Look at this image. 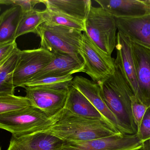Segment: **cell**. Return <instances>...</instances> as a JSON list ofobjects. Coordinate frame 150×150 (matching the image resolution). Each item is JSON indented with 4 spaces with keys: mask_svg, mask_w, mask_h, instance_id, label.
Listing matches in <instances>:
<instances>
[{
    "mask_svg": "<svg viewBox=\"0 0 150 150\" xmlns=\"http://www.w3.org/2000/svg\"><path fill=\"white\" fill-rule=\"evenodd\" d=\"M44 131L64 142L85 141L121 133L105 120L78 116L64 108Z\"/></svg>",
    "mask_w": 150,
    "mask_h": 150,
    "instance_id": "obj_1",
    "label": "cell"
},
{
    "mask_svg": "<svg viewBox=\"0 0 150 150\" xmlns=\"http://www.w3.org/2000/svg\"><path fill=\"white\" fill-rule=\"evenodd\" d=\"M98 84L102 98L116 118L121 133L136 134L137 127L131 111V98L134 93L120 69L115 66L113 74Z\"/></svg>",
    "mask_w": 150,
    "mask_h": 150,
    "instance_id": "obj_2",
    "label": "cell"
},
{
    "mask_svg": "<svg viewBox=\"0 0 150 150\" xmlns=\"http://www.w3.org/2000/svg\"><path fill=\"white\" fill-rule=\"evenodd\" d=\"M51 117L31 105L0 114V129L21 137L44 131L53 122Z\"/></svg>",
    "mask_w": 150,
    "mask_h": 150,
    "instance_id": "obj_3",
    "label": "cell"
},
{
    "mask_svg": "<svg viewBox=\"0 0 150 150\" xmlns=\"http://www.w3.org/2000/svg\"><path fill=\"white\" fill-rule=\"evenodd\" d=\"M84 23V32L92 41L103 53L111 56L117 40L115 18L101 7L92 6Z\"/></svg>",
    "mask_w": 150,
    "mask_h": 150,
    "instance_id": "obj_4",
    "label": "cell"
},
{
    "mask_svg": "<svg viewBox=\"0 0 150 150\" xmlns=\"http://www.w3.org/2000/svg\"><path fill=\"white\" fill-rule=\"evenodd\" d=\"M36 34L41 39L40 47L52 53L79 55L83 38L81 31L45 23L38 28Z\"/></svg>",
    "mask_w": 150,
    "mask_h": 150,
    "instance_id": "obj_5",
    "label": "cell"
},
{
    "mask_svg": "<svg viewBox=\"0 0 150 150\" xmlns=\"http://www.w3.org/2000/svg\"><path fill=\"white\" fill-rule=\"evenodd\" d=\"M79 55L84 64V73L99 84L110 77L115 68V59L103 53L85 32L79 48Z\"/></svg>",
    "mask_w": 150,
    "mask_h": 150,
    "instance_id": "obj_6",
    "label": "cell"
},
{
    "mask_svg": "<svg viewBox=\"0 0 150 150\" xmlns=\"http://www.w3.org/2000/svg\"><path fill=\"white\" fill-rule=\"evenodd\" d=\"M54 58L52 53L40 47L37 49L20 50L13 75L15 88H23L26 83L45 68Z\"/></svg>",
    "mask_w": 150,
    "mask_h": 150,
    "instance_id": "obj_7",
    "label": "cell"
},
{
    "mask_svg": "<svg viewBox=\"0 0 150 150\" xmlns=\"http://www.w3.org/2000/svg\"><path fill=\"white\" fill-rule=\"evenodd\" d=\"M142 142L137 134H121L82 142H64L61 150H140Z\"/></svg>",
    "mask_w": 150,
    "mask_h": 150,
    "instance_id": "obj_8",
    "label": "cell"
},
{
    "mask_svg": "<svg viewBox=\"0 0 150 150\" xmlns=\"http://www.w3.org/2000/svg\"><path fill=\"white\" fill-rule=\"evenodd\" d=\"M25 89V97L32 105L51 117L56 115L64 108L69 90L38 87H26Z\"/></svg>",
    "mask_w": 150,
    "mask_h": 150,
    "instance_id": "obj_9",
    "label": "cell"
},
{
    "mask_svg": "<svg viewBox=\"0 0 150 150\" xmlns=\"http://www.w3.org/2000/svg\"><path fill=\"white\" fill-rule=\"evenodd\" d=\"M131 42L138 84L136 96L148 107L150 106V48Z\"/></svg>",
    "mask_w": 150,
    "mask_h": 150,
    "instance_id": "obj_10",
    "label": "cell"
},
{
    "mask_svg": "<svg viewBox=\"0 0 150 150\" xmlns=\"http://www.w3.org/2000/svg\"><path fill=\"white\" fill-rule=\"evenodd\" d=\"M116 58L115 66L122 73L124 78L130 85L135 95L138 91V84L135 67L133 56L132 44L129 39L118 31L115 46Z\"/></svg>",
    "mask_w": 150,
    "mask_h": 150,
    "instance_id": "obj_11",
    "label": "cell"
},
{
    "mask_svg": "<svg viewBox=\"0 0 150 150\" xmlns=\"http://www.w3.org/2000/svg\"><path fill=\"white\" fill-rule=\"evenodd\" d=\"M72 85L81 92L103 118L120 132L119 123L102 98L99 85L81 76H76L72 82Z\"/></svg>",
    "mask_w": 150,
    "mask_h": 150,
    "instance_id": "obj_12",
    "label": "cell"
},
{
    "mask_svg": "<svg viewBox=\"0 0 150 150\" xmlns=\"http://www.w3.org/2000/svg\"><path fill=\"white\" fill-rule=\"evenodd\" d=\"M53 54L54 58L52 60L31 80L47 77L69 75L84 72V64L80 55L60 53Z\"/></svg>",
    "mask_w": 150,
    "mask_h": 150,
    "instance_id": "obj_13",
    "label": "cell"
},
{
    "mask_svg": "<svg viewBox=\"0 0 150 150\" xmlns=\"http://www.w3.org/2000/svg\"><path fill=\"white\" fill-rule=\"evenodd\" d=\"M116 18L140 17L150 15V0H95Z\"/></svg>",
    "mask_w": 150,
    "mask_h": 150,
    "instance_id": "obj_14",
    "label": "cell"
},
{
    "mask_svg": "<svg viewBox=\"0 0 150 150\" xmlns=\"http://www.w3.org/2000/svg\"><path fill=\"white\" fill-rule=\"evenodd\" d=\"M115 18L119 31L131 41L150 48V15L133 18Z\"/></svg>",
    "mask_w": 150,
    "mask_h": 150,
    "instance_id": "obj_15",
    "label": "cell"
},
{
    "mask_svg": "<svg viewBox=\"0 0 150 150\" xmlns=\"http://www.w3.org/2000/svg\"><path fill=\"white\" fill-rule=\"evenodd\" d=\"M64 141L44 131L21 137L11 136L9 146L19 150H61Z\"/></svg>",
    "mask_w": 150,
    "mask_h": 150,
    "instance_id": "obj_16",
    "label": "cell"
},
{
    "mask_svg": "<svg viewBox=\"0 0 150 150\" xmlns=\"http://www.w3.org/2000/svg\"><path fill=\"white\" fill-rule=\"evenodd\" d=\"M46 9L85 22L92 6L91 0H40Z\"/></svg>",
    "mask_w": 150,
    "mask_h": 150,
    "instance_id": "obj_17",
    "label": "cell"
},
{
    "mask_svg": "<svg viewBox=\"0 0 150 150\" xmlns=\"http://www.w3.org/2000/svg\"><path fill=\"white\" fill-rule=\"evenodd\" d=\"M64 108L78 116L105 120L90 101L73 85L69 88Z\"/></svg>",
    "mask_w": 150,
    "mask_h": 150,
    "instance_id": "obj_18",
    "label": "cell"
},
{
    "mask_svg": "<svg viewBox=\"0 0 150 150\" xmlns=\"http://www.w3.org/2000/svg\"><path fill=\"white\" fill-rule=\"evenodd\" d=\"M23 15L18 6H12L0 15V45L16 41L17 30Z\"/></svg>",
    "mask_w": 150,
    "mask_h": 150,
    "instance_id": "obj_19",
    "label": "cell"
},
{
    "mask_svg": "<svg viewBox=\"0 0 150 150\" xmlns=\"http://www.w3.org/2000/svg\"><path fill=\"white\" fill-rule=\"evenodd\" d=\"M20 52V49L16 48L0 68V95H14L13 75Z\"/></svg>",
    "mask_w": 150,
    "mask_h": 150,
    "instance_id": "obj_20",
    "label": "cell"
},
{
    "mask_svg": "<svg viewBox=\"0 0 150 150\" xmlns=\"http://www.w3.org/2000/svg\"><path fill=\"white\" fill-rule=\"evenodd\" d=\"M45 10L35 9L23 13L17 30L16 38L30 33L36 34L38 27L45 22Z\"/></svg>",
    "mask_w": 150,
    "mask_h": 150,
    "instance_id": "obj_21",
    "label": "cell"
},
{
    "mask_svg": "<svg viewBox=\"0 0 150 150\" xmlns=\"http://www.w3.org/2000/svg\"><path fill=\"white\" fill-rule=\"evenodd\" d=\"M74 78L72 75L42 77L29 81L23 88L38 87L50 89H68L72 86Z\"/></svg>",
    "mask_w": 150,
    "mask_h": 150,
    "instance_id": "obj_22",
    "label": "cell"
},
{
    "mask_svg": "<svg viewBox=\"0 0 150 150\" xmlns=\"http://www.w3.org/2000/svg\"><path fill=\"white\" fill-rule=\"evenodd\" d=\"M45 23L85 31L84 22L59 12L45 9Z\"/></svg>",
    "mask_w": 150,
    "mask_h": 150,
    "instance_id": "obj_23",
    "label": "cell"
},
{
    "mask_svg": "<svg viewBox=\"0 0 150 150\" xmlns=\"http://www.w3.org/2000/svg\"><path fill=\"white\" fill-rule=\"evenodd\" d=\"M32 105L25 97L15 95H0V114Z\"/></svg>",
    "mask_w": 150,
    "mask_h": 150,
    "instance_id": "obj_24",
    "label": "cell"
},
{
    "mask_svg": "<svg viewBox=\"0 0 150 150\" xmlns=\"http://www.w3.org/2000/svg\"><path fill=\"white\" fill-rule=\"evenodd\" d=\"M131 111L137 129L139 127L148 107L134 94L131 97Z\"/></svg>",
    "mask_w": 150,
    "mask_h": 150,
    "instance_id": "obj_25",
    "label": "cell"
},
{
    "mask_svg": "<svg viewBox=\"0 0 150 150\" xmlns=\"http://www.w3.org/2000/svg\"><path fill=\"white\" fill-rule=\"evenodd\" d=\"M136 134L142 144L150 141V106L148 107Z\"/></svg>",
    "mask_w": 150,
    "mask_h": 150,
    "instance_id": "obj_26",
    "label": "cell"
},
{
    "mask_svg": "<svg viewBox=\"0 0 150 150\" xmlns=\"http://www.w3.org/2000/svg\"><path fill=\"white\" fill-rule=\"evenodd\" d=\"M17 47L16 41L0 45V68Z\"/></svg>",
    "mask_w": 150,
    "mask_h": 150,
    "instance_id": "obj_27",
    "label": "cell"
},
{
    "mask_svg": "<svg viewBox=\"0 0 150 150\" xmlns=\"http://www.w3.org/2000/svg\"><path fill=\"white\" fill-rule=\"evenodd\" d=\"M9 5L21 7L23 13L29 12L34 9V7L40 3V0H9Z\"/></svg>",
    "mask_w": 150,
    "mask_h": 150,
    "instance_id": "obj_28",
    "label": "cell"
},
{
    "mask_svg": "<svg viewBox=\"0 0 150 150\" xmlns=\"http://www.w3.org/2000/svg\"><path fill=\"white\" fill-rule=\"evenodd\" d=\"M5 4V5H9V0H0V5Z\"/></svg>",
    "mask_w": 150,
    "mask_h": 150,
    "instance_id": "obj_29",
    "label": "cell"
},
{
    "mask_svg": "<svg viewBox=\"0 0 150 150\" xmlns=\"http://www.w3.org/2000/svg\"><path fill=\"white\" fill-rule=\"evenodd\" d=\"M7 150H19L18 149H15V148H12V147H9V146L8 148V149Z\"/></svg>",
    "mask_w": 150,
    "mask_h": 150,
    "instance_id": "obj_30",
    "label": "cell"
},
{
    "mask_svg": "<svg viewBox=\"0 0 150 150\" xmlns=\"http://www.w3.org/2000/svg\"><path fill=\"white\" fill-rule=\"evenodd\" d=\"M0 11H1V9H0Z\"/></svg>",
    "mask_w": 150,
    "mask_h": 150,
    "instance_id": "obj_31",
    "label": "cell"
},
{
    "mask_svg": "<svg viewBox=\"0 0 150 150\" xmlns=\"http://www.w3.org/2000/svg\"></svg>",
    "mask_w": 150,
    "mask_h": 150,
    "instance_id": "obj_32",
    "label": "cell"
}]
</instances>
